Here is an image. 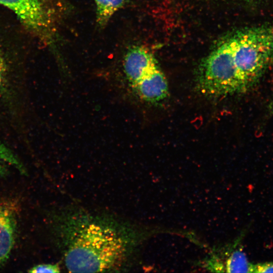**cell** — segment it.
Segmentation results:
<instances>
[{"label":"cell","instance_id":"obj_1","mask_svg":"<svg viewBox=\"0 0 273 273\" xmlns=\"http://www.w3.org/2000/svg\"><path fill=\"white\" fill-rule=\"evenodd\" d=\"M58 232L71 272H105L121 266L136 241L134 231L108 217L81 211L60 216Z\"/></svg>","mask_w":273,"mask_h":273},{"label":"cell","instance_id":"obj_2","mask_svg":"<svg viewBox=\"0 0 273 273\" xmlns=\"http://www.w3.org/2000/svg\"><path fill=\"white\" fill-rule=\"evenodd\" d=\"M231 37L234 63L247 91L273 63V23L243 28Z\"/></svg>","mask_w":273,"mask_h":273},{"label":"cell","instance_id":"obj_3","mask_svg":"<svg viewBox=\"0 0 273 273\" xmlns=\"http://www.w3.org/2000/svg\"><path fill=\"white\" fill-rule=\"evenodd\" d=\"M197 79L200 90L210 97H223L246 92L234 63L230 35L202 60Z\"/></svg>","mask_w":273,"mask_h":273},{"label":"cell","instance_id":"obj_4","mask_svg":"<svg viewBox=\"0 0 273 273\" xmlns=\"http://www.w3.org/2000/svg\"><path fill=\"white\" fill-rule=\"evenodd\" d=\"M0 5L12 11L33 33L40 37L49 34L52 17L47 0H0Z\"/></svg>","mask_w":273,"mask_h":273},{"label":"cell","instance_id":"obj_5","mask_svg":"<svg viewBox=\"0 0 273 273\" xmlns=\"http://www.w3.org/2000/svg\"><path fill=\"white\" fill-rule=\"evenodd\" d=\"M123 66L126 77L132 86L158 67L153 54L140 46L129 48L124 58Z\"/></svg>","mask_w":273,"mask_h":273},{"label":"cell","instance_id":"obj_6","mask_svg":"<svg viewBox=\"0 0 273 273\" xmlns=\"http://www.w3.org/2000/svg\"><path fill=\"white\" fill-rule=\"evenodd\" d=\"M16 210L13 204L0 202V266L9 258L16 232Z\"/></svg>","mask_w":273,"mask_h":273},{"label":"cell","instance_id":"obj_7","mask_svg":"<svg viewBox=\"0 0 273 273\" xmlns=\"http://www.w3.org/2000/svg\"><path fill=\"white\" fill-rule=\"evenodd\" d=\"M133 86L142 99L150 103L162 101L168 93L167 79L159 67Z\"/></svg>","mask_w":273,"mask_h":273},{"label":"cell","instance_id":"obj_8","mask_svg":"<svg viewBox=\"0 0 273 273\" xmlns=\"http://www.w3.org/2000/svg\"><path fill=\"white\" fill-rule=\"evenodd\" d=\"M127 0H95L96 22L101 27L105 26L113 15L121 9Z\"/></svg>","mask_w":273,"mask_h":273},{"label":"cell","instance_id":"obj_9","mask_svg":"<svg viewBox=\"0 0 273 273\" xmlns=\"http://www.w3.org/2000/svg\"><path fill=\"white\" fill-rule=\"evenodd\" d=\"M226 269L229 272H254V264L250 263L242 251L237 250L226 261Z\"/></svg>","mask_w":273,"mask_h":273},{"label":"cell","instance_id":"obj_10","mask_svg":"<svg viewBox=\"0 0 273 273\" xmlns=\"http://www.w3.org/2000/svg\"><path fill=\"white\" fill-rule=\"evenodd\" d=\"M0 159L11 164L21 173L26 174V170L19 158L0 141Z\"/></svg>","mask_w":273,"mask_h":273},{"label":"cell","instance_id":"obj_11","mask_svg":"<svg viewBox=\"0 0 273 273\" xmlns=\"http://www.w3.org/2000/svg\"><path fill=\"white\" fill-rule=\"evenodd\" d=\"M29 272L38 273V272H60V268L58 264H40L35 265L30 268L28 270Z\"/></svg>","mask_w":273,"mask_h":273},{"label":"cell","instance_id":"obj_12","mask_svg":"<svg viewBox=\"0 0 273 273\" xmlns=\"http://www.w3.org/2000/svg\"><path fill=\"white\" fill-rule=\"evenodd\" d=\"M254 272H273V262L254 264Z\"/></svg>","mask_w":273,"mask_h":273},{"label":"cell","instance_id":"obj_13","mask_svg":"<svg viewBox=\"0 0 273 273\" xmlns=\"http://www.w3.org/2000/svg\"><path fill=\"white\" fill-rule=\"evenodd\" d=\"M6 72L5 64L4 61L0 55V87L4 79V76Z\"/></svg>","mask_w":273,"mask_h":273},{"label":"cell","instance_id":"obj_14","mask_svg":"<svg viewBox=\"0 0 273 273\" xmlns=\"http://www.w3.org/2000/svg\"><path fill=\"white\" fill-rule=\"evenodd\" d=\"M267 111L269 115H273V96L268 102Z\"/></svg>","mask_w":273,"mask_h":273},{"label":"cell","instance_id":"obj_15","mask_svg":"<svg viewBox=\"0 0 273 273\" xmlns=\"http://www.w3.org/2000/svg\"><path fill=\"white\" fill-rule=\"evenodd\" d=\"M7 172V171L6 168L4 166L0 164V177L5 175Z\"/></svg>","mask_w":273,"mask_h":273},{"label":"cell","instance_id":"obj_16","mask_svg":"<svg viewBox=\"0 0 273 273\" xmlns=\"http://www.w3.org/2000/svg\"><path fill=\"white\" fill-rule=\"evenodd\" d=\"M251 1V0H250ZM253 1H261V0H253Z\"/></svg>","mask_w":273,"mask_h":273}]
</instances>
